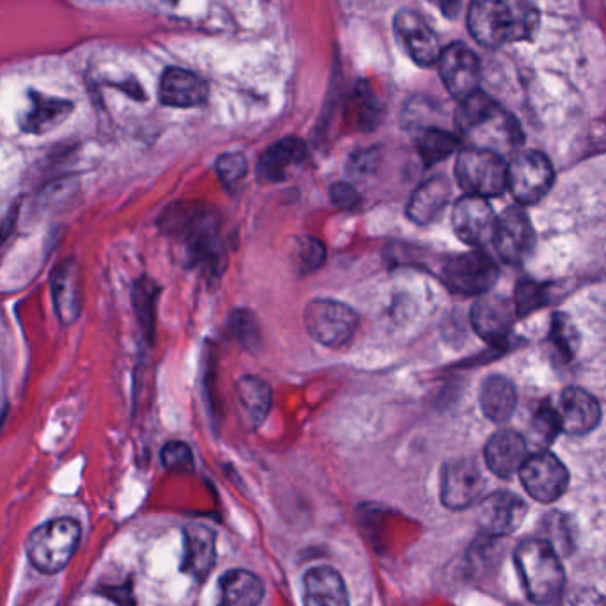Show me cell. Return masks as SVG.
<instances>
[{"mask_svg": "<svg viewBox=\"0 0 606 606\" xmlns=\"http://www.w3.org/2000/svg\"><path fill=\"white\" fill-rule=\"evenodd\" d=\"M292 260H294L295 269L301 274H310L321 269L327 259L326 245L322 244L319 239L313 236H299L294 242L292 250Z\"/></svg>", "mask_w": 606, "mask_h": 606, "instance_id": "obj_34", "label": "cell"}, {"mask_svg": "<svg viewBox=\"0 0 606 606\" xmlns=\"http://www.w3.org/2000/svg\"><path fill=\"white\" fill-rule=\"evenodd\" d=\"M526 516V504L508 491H496L482 499L478 507V526L484 534L504 537L514 534Z\"/></svg>", "mask_w": 606, "mask_h": 606, "instance_id": "obj_17", "label": "cell"}, {"mask_svg": "<svg viewBox=\"0 0 606 606\" xmlns=\"http://www.w3.org/2000/svg\"><path fill=\"white\" fill-rule=\"evenodd\" d=\"M484 455H486V463L491 472L499 478L513 477L514 473L522 472L526 461L531 457L525 437L511 428L499 431L491 437Z\"/></svg>", "mask_w": 606, "mask_h": 606, "instance_id": "obj_23", "label": "cell"}, {"mask_svg": "<svg viewBox=\"0 0 606 606\" xmlns=\"http://www.w3.org/2000/svg\"><path fill=\"white\" fill-rule=\"evenodd\" d=\"M50 290L54 299L55 315L61 324H73L82 309L81 272L75 259H67L55 265L50 277Z\"/></svg>", "mask_w": 606, "mask_h": 606, "instance_id": "obj_21", "label": "cell"}, {"mask_svg": "<svg viewBox=\"0 0 606 606\" xmlns=\"http://www.w3.org/2000/svg\"><path fill=\"white\" fill-rule=\"evenodd\" d=\"M330 200L336 209L353 212L362 205V194L351 183L336 182L330 188Z\"/></svg>", "mask_w": 606, "mask_h": 606, "instance_id": "obj_42", "label": "cell"}, {"mask_svg": "<svg viewBox=\"0 0 606 606\" xmlns=\"http://www.w3.org/2000/svg\"><path fill=\"white\" fill-rule=\"evenodd\" d=\"M210 88L203 77L185 68H165L159 84V99L168 108L192 109L205 105Z\"/></svg>", "mask_w": 606, "mask_h": 606, "instance_id": "obj_19", "label": "cell"}, {"mask_svg": "<svg viewBox=\"0 0 606 606\" xmlns=\"http://www.w3.org/2000/svg\"><path fill=\"white\" fill-rule=\"evenodd\" d=\"M535 233L531 218L519 206H508L496 223L495 244L499 259L507 263H522L534 250Z\"/></svg>", "mask_w": 606, "mask_h": 606, "instance_id": "obj_14", "label": "cell"}, {"mask_svg": "<svg viewBox=\"0 0 606 606\" xmlns=\"http://www.w3.org/2000/svg\"><path fill=\"white\" fill-rule=\"evenodd\" d=\"M236 398L251 427H260L272 406V390L259 375H244L236 383Z\"/></svg>", "mask_w": 606, "mask_h": 606, "instance_id": "obj_28", "label": "cell"}, {"mask_svg": "<svg viewBox=\"0 0 606 606\" xmlns=\"http://www.w3.org/2000/svg\"><path fill=\"white\" fill-rule=\"evenodd\" d=\"M555 170L541 152H523L508 164V189L522 205H534L552 189Z\"/></svg>", "mask_w": 606, "mask_h": 606, "instance_id": "obj_9", "label": "cell"}, {"mask_svg": "<svg viewBox=\"0 0 606 606\" xmlns=\"http://www.w3.org/2000/svg\"><path fill=\"white\" fill-rule=\"evenodd\" d=\"M81 539V523L72 517L43 523L29 535V560L43 575H55L72 560Z\"/></svg>", "mask_w": 606, "mask_h": 606, "instance_id": "obj_5", "label": "cell"}, {"mask_svg": "<svg viewBox=\"0 0 606 606\" xmlns=\"http://www.w3.org/2000/svg\"><path fill=\"white\" fill-rule=\"evenodd\" d=\"M562 431L570 436H584L602 422L599 402L582 388H567L560 397Z\"/></svg>", "mask_w": 606, "mask_h": 606, "instance_id": "obj_24", "label": "cell"}, {"mask_svg": "<svg viewBox=\"0 0 606 606\" xmlns=\"http://www.w3.org/2000/svg\"><path fill=\"white\" fill-rule=\"evenodd\" d=\"M162 232L179 248L188 267L203 269L210 276H219L226 265L221 221L210 206L189 201L176 203L162 215Z\"/></svg>", "mask_w": 606, "mask_h": 606, "instance_id": "obj_1", "label": "cell"}, {"mask_svg": "<svg viewBox=\"0 0 606 606\" xmlns=\"http://www.w3.org/2000/svg\"><path fill=\"white\" fill-rule=\"evenodd\" d=\"M484 489L478 464L468 457L445 464L442 475V499L445 507L461 511L477 502Z\"/></svg>", "mask_w": 606, "mask_h": 606, "instance_id": "obj_15", "label": "cell"}, {"mask_svg": "<svg viewBox=\"0 0 606 606\" xmlns=\"http://www.w3.org/2000/svg\"><path fill=\"white\" fill-rule=\"evenodd\" d=\"M250 171V162L242 153H223L215 162V173L226 188H235Z\"/></svg>", "mask_w": 606, "mask_h": 606, "instance_id": "obj_39", "label": "cell"}, {"mask_svg": "<svg viewBox=\"0 0 606 606\" xmlns=\"http://www.w3.org/2000/svg\"><path fill=\"white\" fill-rule=\"evenodd\" d=\"M451 192V182L446 180V176L428 179L411 194L406 209L407 218L416 224L433 223L448 203Z\"/></svg>", "mask_w": 606, "mask_h": 606, "instance_id": "obj_27", "label": "cell"}, {"mask_svg": "<svg viewBox=\"0 0 606 606\" xmlns=\"http://www.w3.org/2000/svg\"><path fill=\"white\" fill-rule=\"evenodd\" d=\"M459 138L452 132L436 129V127H427V129L420 130L416 150H418L425 165H434L445 161L446 156H451L459 148Z\"/></svg>", "mask_w": 606, "mask_h": 606, "instance_id": "obj_32", "label": "cell"}, {"mask_svg": "<svg viewBox=\"0 0 606 606\" xmlns=\"http://www.w3.org/2000/svg\"><path fill=\"white\" fill-rule=\"evenodd\" d=\"M215 532L201 523H191L183 528V562L182 570L201 584L209 578L214 569Z\"/></svg>", "mask_w": 606, "mask_h": 606, "instance_id": "obj_20", "label": "cell"}, {"mask_svg": "<svg viewBox=\"0 0 606 606\" xmlns=\"http://www.w3.org/2000/svg\"><path fill=\"white\" fill-rule=\"evenodd\" d=\"M546 297H548V294H546V289L541 283L528 280L517 283L516 301H514L517 317H525L528 313L539 310L548 301Z\"/></svg>", "mask_w": 606, "mask_h": 606, "instance_id": "obj_38", "label": "cell"}, {"mask_svg": "<svg viewBox=\"0 0 606 606\" xmlns=\"http://www.w3.org/2000/svg\"><path fill=\"white\" fill-rule=\"evenodd\" d=\"M162 464L170 472H185L191 469L194 464V454L191 446L183 442H168L162 446L161 452Z\"/></svg>", "mask_w": 606, "mask_h": 606, "instance_id": "obj_41", "label": "cell"}, {"mask_svg": "<svg viewBox=\"0 0 606 606\" xmlns=\"http://www.w3.org/2000/svg\"><path fill=\"white\" fill-rule=\"evenodd\" d=\"M161 286L152 277L141 276L132 285V306H134L135 317L139 326L147 336L148 344H153L155 339V319L156 303H159Z\"/></svg>", "mask_w": 606, "mask_h": 606, "instance_id": "obj_31", "label": "cell"}, {"mask_svg": "<svg viewBox=\"0 0 606 606\" xmlns=\"http://www.w3.org/2000/svg\"><path fill=\"white\" fill-rule=\"evenodd\" d=\"M455 179L468 196H499L508 188V165L504 156L478 148H464L455 162Z\"/></svg>", "mask_w": 606, "mask_h": 606, "instance_id": "obj_6", "label": "cell"}, {"mask_svg": "<svg viewBox=\"0 0 606 606\" xmlns=\"http://www.w3.org/2000/svg\"><path fill=\"white\" fill-rule=\"evenodd\" d=\"M445 285L463 295H482L489 292L498 280L495 260L484 251L457 254L445 263L442 272Z\"/></svg>", "mask_w": 606, "mask_h": 606, "instance_id": "obj_8", "label": "cell"}, {"mask_svg": "<svg viewBox=\"0 0 606 606\" xmlns=\"http://www.w3.org/2000/svg\"><path fill=\"white\" fill-rule=\"evenodd\" d=\"M381 118H383V105L375 97L374 90L366 82H357L345 103V121L354 130L371 132L380 125Z\"/></svg>", "mask_w": 606, "mask_h": 606, "instance_id": "obj_30", "label": "cell"}, {"mask_svg": "<svg viewBox=\"0 0 606 606\" xmlns=\"http://www.w3.org/2000/svg\"><path fill=\"white\" fill-rule=\"evenodd\" d=\"M265 596L262 578L251 570L232 569L219 579L215 606H259Z\"/></svg>", "mask_w": 606, "mask_h": 606, "instance_id": "obj_26", "label": "cell"}, {"mask_svg": "<svg viewBox=\"0 0 606 606\" xmlns=\"http://www.w3.org/2000/svg\"><path fill=\"white\" fill-rule=\"evenodd\" d=\"M517 312L513 301L502 295H484L473 304L472 324L481 339L489 344L502 345L513 333Z\"/></svg>", "mask_w": 606, "mask_h": 606, "instance_id": "obj_16", "label": "cell"}, {"mask_svg": "<svg viewBox=\"0 0 606 606\" xmlns=\"http://www.w3.org/2000/svg\"><path fill=\"white\" fill-rule=\"evenodd\" d=\"M440 75L446 91L454 99L464 102L473 94L478 93L481 84V63L469 47L455 41L451 47H446L442 52V58L437 61Z\"/></svg>", "mask_w": 606, "mask_h": 606, "instance_id": "obj_10", "label": "cell"}, {"mask_svg": "<svg viewBox=\"0 0 606 606\" xmlns=\"http://www.w3.org/2000/svg\"><path fill=\"white\" fill-rule=\"evenodd\" d=\"M532 433H534L535 442L541 445H549L562 433L560 413L549 402H543L535 411L532 418Z\"/></svg>", "mask_w": 606, "mask_h": 606, "instance_id": "obj_37", "label": "cell"}, {"mask_svg": "<svg viewBox=\"0 0 606 606\" xmlns=\"http://www.w3.org/2000/svg\"><path fill=\"white\" fill-rule=\"evenodd\" d=\"M309 156V147L297 135H286L265 150L259 159L260 179L265 182H285L290 171L303 164Z\"/></svg>", "mask_w": 606, "mask_h": 606, "instance_id": "obj_22", "label": "cell"}, {"mask_svg": "<svg viewBox=\"0 0 606 606\" xmlns=\"http://www.w3.org/2000/svg\"><path fill=\"white\" fill-rule=\"evenodd\" d=\"M539 10L526 0H478L468 10V29L484 47L531 40L539 28Z\"/></svg>", "mask_w": 606, "mask_h": 606, "instance_id": "obj_3", "label": "cell"}, {"mask_svg": "<svg viewBox=\"0 0 606 606\" xmlns=\"http://www.w3.org/2000/svg\"><path fill=\"white\" fill-rule=\"evenodd\" d=\"M455 125L461 138L468 141V148H478L504 156L522 147L519 123L499 103L481 91L461 102L455 114Z\"/></svg>", "mask_w": 606, "mask_h": 606, "instance_id": "obj_2", "label": "cell"}, {"mask_svg": "<svg viewBox=\"0 0 606 606\" xmlns=\"http://www.w3.org/2000/svg\"><path fill=\"white\" fill-rule=\"evenodd\" d=\"M304 326L317 344L342 349L356 335L360 317L351 306L335 299H313L304 309Z\"/></svg>", "mask_w": 606, "mask_h": 606, "instance_id": "obj_7", "label": "cell"}, {"mask_svg": "<svg viewBox=\"0 0 606 606\" xmlns=\"http://www.w3.org/2000/svg\"><path fill=\"white\" fill-rule=\"evenodd\" d=\"M380 148H362L349 156L347 173L351 179L365 180L380 168Z\"/></svg>", "mask_w": 606, "mask_h": 606, "instance_id": "obj_40", "label": "cell"}, {"mask_svg": "<svg viewBox=\"0 0 606 606\" xmlns=\"http://www.w3.org/2000/svg\"><path fill=\"white\" fill-rule=\"evenodd\" d=\"M455 235L472 248H484L495 239L496 223L495 212L487 200L477 196H464L455 203L452 212Z\"/></svg>", "mask_w": 606, "mask_h": 606, "instance_id": "obj_12", "label": "cell"}, {"mask_svg": "<svg viewBox=\"0 0 606 606\" xmlns=\"http://www.w3.org/2000/svg\"><path fill=\"white\" fill-rule=\"evenodd\" d=\"M539 539L548 543L558 555H569L575 546V528L569 517L560 513H553L544 517L541 523Z\"/></svg>", "mask_w": 606, "mask_h": 606, "instance_id": "obj_33", "label": "cell"}, {"mask_svg": "<svg viewBox=\"0 0 606 606\" xmlns=\"http://www.w3.org/2000/svg\"><path fill=\"white\" fill-rule=\"evenodd\" d=\"M519 477L526 493L543 504H552L560 498L569 484L566 466L549 452L531 455L519 472Z\"/></svg>", "mask_w": 606, "mask_h": 606, "instance_id": "obj_11", "label": "cell"}, {"mask_svg": "<svg viewBox=\"0 0 606 606\" xmlns=\"http://www.w3.org/2000/svg\"><path fill=\"white\" fill-rule=\"evenodd\" d=\"M393 28L407 55L420 67H433L442 58L440 41L418 11H398L393 20Z\"/></svg>", "mask_w": 606, "mask_h": 606, "instance_id": "obj_13", "label": "cell"}, {"mask_svg": "<svg viewBox=\"0 0 606 606\" xmlns=\"http://www.w3.org/2000/svg\"><path fill=\"white\" fill-rule=\"evenodd\" d=\"M549 340L558 356L562 360H570L578 353L579 333L576 330L575 322L567 317L566 313H557L552 321V333Z\"/></svg>", "mask_w": 606, "mask_h": 606, "instance_id": "obj_35", "label": "cell"}, {"mask_svg": "<svg viewBox=\"0 0 606 606\" xmlns=\"http://www.w3.org/2000/svg\"><path fill=\"white\" fill-rule=\"evenodd\" d=\"M523 587L532 602L548 605L564 590L566 573L560 555L539 537L523 541L514 553Z\"/></svg>", "mask_w": 606, "mask_h": 606, "instance_id": "obj_4", "label": "cell"}, {"mask_svg": "<svg viewBox=\"0 0 606 606\" xmlns=\"http://www.w3.org/2000/svg\"><path fill=\"white\" fill-rule=\"evenodd\" d=\"M304 606H351L344 578L335 567L317 566L303 578Z\"/></svg>", "mask_w": 606, "mask_h": 606, "instance_id": "obj_25", "label": "cell"}, {"mask_svg": "<svg viewBox=\"0 0 606 606\" xmlns=\"http://www.w3.org/2000/svg\"><path fill=\"white\" fill-rule=\"evenodd\" d=\"M29 108L20 114L19 127L23 134L43 135L63 125L72 117V100L50 97L41 91L29 90Z\"/></svg>", "mask_w": 606, "mask_h": 606, "instance_id": "obj_18", "label": "cell"}, {"mask_svg": "<svg viewBox=\"0 0 606 606\" xmlns=\"http://www.w3.org/2000/svg\"><path fill=\"white\" fill-rule=\"evenodd\" d=\"M228 333L245 347H256L262 342L259 319L251 310H235L228 319Z\"/></svg>", "mask_w": 606, "mask_h": 606, "instance_id": "obj_36", "label": "cell"}, {"mask_svg": "<svg viewBox=\"0 0 606 606\" xmlns=\"http://www.w3.org/2000/svg\"><path fill=\"white\" fill-rule=\"evenodd\" d=\"M517 393L504 375H489L481 388V407L493 422H507L516 410Z\"/></svg>", "mask_w": 606, "mask_h": 606, "instance_id": "obj_29", "label": "cell"}]
</instances>
